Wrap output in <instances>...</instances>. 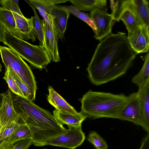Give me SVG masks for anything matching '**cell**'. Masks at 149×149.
Returning <instances> with one entry per match:
<instances>
[{
    "instance_id": "cell-37",
    "label": "cell",
    "mask_w": 149,
    "mask_h": 149,
    "mask_svg": "<svg viewBox=\"0 0 149 149\" xmlns=\"http://www.w3.org/2000/svg\"><path fill=\"white\" fill-rule=\"evenodd\" d=\"M44 149H46V148H45Z\"/></svg>"
},
{
    "instance_id": "cell-28",
    "label": "cell",
    "mask_w": 149,
    "mask_h": 149,
    "mask_svg": "<svg viewBox=\"0 0 149 149\" xmlns=\"http://www.w3.org/2000/svg\"><path fill=\"white\" fill-rule=\"evenodd\" d=\"M5 75L3 78L7 83L10 89L16 95L24 97L10 69L8 67H5Z\"/></svg>"
},
{
    "instance_id": "cell-10",
    "label": "cell",
    "mask_w": 149,
    "mask_h": 149,
    "mask_svg": "<svg viewBox=\"0 0 149 149\" xmlns=\"http://www.w3.org/2000/svg\"><path fill=\"white\" fill-rule=\"evenodd\" d=\"M44 39L42 45L51 61L57 62L60 61L58 42L59 38L54 29L52 21L49 24L44 22Z\"/></svg>"
},
{
    "instance_id": "cell-15",
    "label": "cell",
    "mask_w": 149,
    "mask_h": 149,
    "mask_svg": "<svg viewBox=\"0 0 149 149\" xmlns=\"http://www.w3.org/2000/svg\"><path fill=\"white\" fill-rule=\"evenodd\" d=\"M33 132L26 124L21 126L12 134L0 143V149H12L14 143L21 140L32 139Z\"/></svg>"
},
{
    "instance_id": "cell-17",
    "label": "cell",
    "mask_w": 149,
    "mask_h": 149,
    "mask_svg": "<svg viewBox=\"0 0 149 149\" xmlns=\"http://www.w3.org/2000/svg\"><path fill=\"white\" fill-rule=\"evenodd\" d=\"M53 115L61 125H66L68 127H77L81 126V123L87 116L81 111L77 114L63 113L55 109Z\"/></svg>"
},
{
    "instance_id": "cell-21",
    "label": "cell",
    "mask_w": 149,
    "mask_h": 149,
    "mask_svg": "<svg viewBox=\"0 0 149 149\" xmlns=\"http://www.w3.org/2000/svg\"><path fill=\"white\" fill-rule=\"evenodd\" d=\"M113 20L117 22L121 20L124 22L127 30L128 36L131 34L136 26L140 23L134 14L127 9L120 12L113 17Z\"/></svg>"
},
{
    "instance_id": "cell-33",
    "label": "cell",
    "mask_w": 149,
    "mask_h": 149,
    "mask_svg": "<svg viewBox=\"0 0 149 149\" xmlns=\"http://www.w3.org/2000/svg\"><path fill=\"white\" fill-rule=\"evenodd\" d=\"M7 30L4 26L0 23V42H3Z\"/></svg>"
},
{
    "instance_id": "cell-14",
    "label": "cell",
    "mask_w": 149,
    "mask_h": 149,
    "mask_svg": "<svg viewBox=\"0 0 149 149\" xmlns=\"http://www.w3.org/2000/svg\"><path fill=\"white\" fill-rule=\"evenodd\" d=\"M13 13L17 28L22 40H31L33 42L36 41V36L33 27L34 16L28 18L17 13Z\"/></svg>"
},
{
    "instance_id": "cell-34",
    "label": "cell",
    "mask_w": 149,
    "mask_h": 149,
    "mask_svg": "<svg viewBox=\"0 0 149 149\" xmlns=\"http://www.w3.org/2000/svg\"><path fill=\"white\" fill-rule=\"evenodd\" d=\"M4 97L5 95L4 93H0V109L2 106Z\"/></svg>"
},
{
    "instance_id": "cell-18",
    "label": "cell",
    "mask_w": 149,
    "mask_h": 149,
    "mask_svg": "<svg viewBox=\"0 0 149 149\" xmlns=\"http://www.w3.org/2000/svg\"><path fill=\"white\" fill-rule=\"evenodd\" d=\"M49 94L47 100L58 111L63 113L77 114L74 108L70 105L50 86L48 87Z\"/></svg>"
},
{
    "instance_id": "cell-27",
    "label": "cell",
    "mask_w": 149,
    "mask_h": 149,
    "mask_svg": "<svg viewBox=\"0 0 149 149\" xmlns=\"http://www.w3.org/2000/svg\"><path fill=\"white\" fill-rule=\"evenodd\" d=\"M87 140L94 145L96 149H107L108 144L105 141L97 132H90L87 136Z\"/></svg>"
},
{
    "instance_id": "cell-16",
    "label": "cell",
    "mask_w": 149,
    "mask_h": 149,
    "mask_svg": "<svg viewBox=\"0 0 149 149\" xmlns=\"http://www.w3.org/2000/svg\"><path fill=\"white\" fill-rule=\"evenodd\" d=\"M138 87L137 92L140 98L143 113L141 127L147 133H149V81Z\"/></svg>"
},
{
    "instance_id": "cell-19",
    "label": "cell",
    "mask_w": 149,
    "mask_h": 149,
    "mask_svg": "<svg viewBox=\"0 0 149 149\" xmlns=\"http://www.w3.org/2000/svg\"><path fill=\"white\" fill-rule=\"evenodd\" d=\"M69 0H29L30 4L36 8L43 19L49 24L52 21L51 11L52 6L56 4L64 3Z\"/></svg>"
},
{
    "instance_id": "cell-3",
    "label": "cell",
    "mask_w": 149,
    "mask_h": 149,
    "mask_svg": "<svg viewBox=\"0 0 149 149\" xmlns=\"http://www.w3.org/2000/svg\"><path fill=\"white\" fill-rule=\"evenodd\" d=\"M127 97L123 93L115 94L89 90L81 99V111L93 119H118Z\"/></svg>"
},
{
    "instance_id": "cell-4",
    "label": "cell",
    "mask_w": 149,
    "mask_h": 149,
    "mask_svg": "<svg viewBox=\"0 0 149 149\" xmlns=\"http://www.w3.org/2000/svg\"><path fill=\"white\" fill-rule=\"evenodd\" d=\"M3 43L35 68L42 69L51 61L42 45H33L15 37L7 31Z\"/></svg>"
},
{
    "instance_id": "cell-1",
    "label": "cell",
    "mask_w": 149,
    "mask_h": 149,
    "mask_svg": "<svg viewBox=\"0 0 149 149\" xmlns=\"http://www.w3.org/2000/svg\"><path fill=\"white\" fill-rule=\"evenodd\" d=\"M124 33H111L100 41L87 68L92 84L99 86L125 74L132 65L136 54Z\"/></svg>"
},
{
    "instance_id": "cell-2",
    "label": "cell",
    "mask_w": 149,
    "mask_h": 149,
    "mask_svg": "<svg viewBox=\"0 0 149 149\" xmlns=\"http://www.w3.org/2000/svg\"><path fill=\"white\" fill-rule=\"evenodd\" d=\"M13 97L15 111L33 132L32 139L35 146H38L44 141L66 130L49 111L13 93Z\"/></svg>"
},
{
    "instance_id": "cell-32",
    "label": "cell",
    "mask_w": 149,
    "mask_h": 149,
    "mask_svg": "<svg viewBox=\"0 0 149 149\" xmlns=\"http://www.w3.org/2000/svg\"><path fill=\"white\" fill-rule=\"evenodd\" d=\"M139 149H149V133L143 138Z\"/></svg>"
},
{
    "instance_id": "cell-20",
    "label": "cell",
    "mask_w": 149,
    "mask_h": 149,
    "mask_svg": "<svg viewBox=\"0 0 149 149\" xmlns=\"http://www.w3.org/2000/svg\"><path fill=\"white\" fill-rule=\"evenodd\" d=\"M0 23L15 37L22 40L17 28L13 12L5 7L0 6Z\"/></svg>"
},
{
    "instance_id": "cell-13",
    "label": "cell",
    "mask_w": 149,
    "mask_h": 149,
    "mask_svg": "<svg viewBox=\"0 0 149 149\" xmlns=\"http://www.w3.org/2000/svg\"><path fill=\"white\" fill-rule=\"evenodd\" d=\"M70 14L68 10L61 6L54 5L52 8L51 15L59 39H62L63 38Z\"/></svg>"
},
{
    "instance_id": "cell-36",
    "label": "cell",
    "mask_w": 149,
    "mask_h": 149,
    "mask_svg": "<svg viewBox=\"0 0 149 149\" xmlns=\"http://www.w3.org/2000/svg\"><path fill=\"white\" fill-rule=\"evenodd\" d=\"M2 127V126L1 125V123L0 122V131L1 130V128Z\"/></svg>"
},
{
    "instance_id": "cell-7",
    "label": "cell",
    "mask_w": 149,
    "mask_h": 149,
    "mask_svg": "<svg viewBox=\"0 0 149 149\" xmlns=\"http://www.w3.org/2000/svg\"><path fill=\"white\" fill-rule=\"evenodd\" d=\"M85 139L81 126L70 127L62 133L49 138L39 144L38 146L50 145L75 149L81 146Z\"/></svg>"
},
{
    "instance_id": "cell-25",
    "label": "cell",
    "mask_w": 149,
    "mask_h": 149,
    "mask_svg": "<svg viewBox=\"0 0 149 149\" xmlns=\"http://www.w3.org/2000/svg\"><path fill=\"white\" fill-rule=\"evenodd\" d=\"M61 6L68 10L70 13L86 22L92 29L94 33L95 32L96 30V27L89 15L78 10L72 5Z\"/></svg>"
},
{
    "instance_id": "cell-9",
    "label": "cell",
    "mask_w": 149,
    "mask_h": 149,
    "mask_svg": "<svg viewBox=\"0 0 149 149\" xmlns=\"http://www.w3.org/2000/svg\"><path fill=\"white\" fill-rule=\"evenodd\" d=\"M89 15L96 29L94 36L96 40L100 41L111 33L113 16L107 9H95L90 12Z\"/></svg>"
},
{
    "instance_id": "cell-30",
    "label": "cell",
    "mask_w": 149,
    "mask_h": 149,
    "mask_svg": "<svg viewBox=\"0 0 149 149\" xmlns=\"http://www.w3.org/2000/svg\"><path fill=\"white\" fill-rule=\"evenodd\" d=\"M19 0H1L0 4L4 7L13 13L18 14L21 16H24L22 13L19 5Z\"/></svg>"
},
{
    "instance_id": "cell-31",
    "label": "cell",
    "mask_w": 149,
    "mask_h": 149,
    "mask_svg": "<svg viewBox=\"0 0 149 149\" xmlns=\"http://www.w3.org/2000/svg\"><path fill=\"white\" fill-rule=\"evenodd\" d=\"M32 144L33 141L31 139L21 140L14 143L12 149H28Z\"/></svg>"
},
{
    "instance_id": "cell-6",
    "label": "cell",
    "mask_w": 149,
    "mask_h": 149,
    "mask_svg": "<svg viewBox=\"0 0 149 149\" xmlns=\"http://www.w3.org/2000/svg\"><path fill=\"white\" fill-rule=\"evenodd\" d=\"M113 17L126 9L132 12L139 21L149 31V3L147 0L110 1Z\"/></svg>"
},
{
    "instance_id": "cell-11",
    "label": "cell",
    "mask_w": 149,
    "mask_h": 149,
    "mask_svg": "<svg viewBox=\"0 0 149 149\" xmlns=\"http://www.w3.org/2000/svg\"><path fill=\"white\" fill-rule=\"evenodd\" d=\"M127 38L131 48L136 54L148 52L149 32L141 23L137 25Z\"/></svg>"
},
{
    "instance_id": "cell-29",
    "label": "cell",
    "mask_w": 149,
    "mask_h": 149,
    "mask_svg": "<svg viewBox=\"0 0 149 149\" xmlns=\"http://www.w3.org/2000/svg\"><path fill=\"white\" fill-rule=\"evenodd\" d=\"M10 71L20 90L23 94L24 98L32 101H33L34 100L32 97L31 91L28 87L22 81L16 74L11 70Z\"/></svg>"
},
{
    "instance_id": "cell-24",
    "label": "cell",
    "mask_w": 149,
    "mask_h": 149,
    "mask_svg": "<svg viewBox=\"0 0 149 149\" xmlns=\"http://www.w3.org/2000/svg\"><path fill=\"white\" fill-rule=\"evenodd\" d=\"M24 123V121L19 115L16 121L2 127L0 131V143L14 132L21 125Z\"/></svg>"
},
{
    "instance_id": "cell-35",
    "label": "cell",
    "mask_w": 149,
    "mask_h": 149,
    "mask_svg": "<svg viewBox=\"0 0 149 149\" xmlns=\"http://www.w3.org/2000/svg\"><path fill=\"white\" fill-rule=\"evenodd\" d=\"M2 65L1 64V63L0 62V73L2 71Z\"/></svg>"
},
{
    "instance_id": "cell-12",
    "label": "cell",
    "mask_w": 149,
    "mask_h": 149,
    "mask_svg": "<svg viewBox=\"0 0 149 149\" xmlns=\"http://www.w3.org/2000/svg\"><path fill=\"white\" fill-rule=\"evenodd\" d=\"M4 94L3 102L0 109V122L2 127L16 121L19 116L14 107L13 93L9 89Z\"/></svg>"
},
{
    "instance_id": "cell-5",
    "label": "cell",
    "mask_w": 149,
    "mask_h": 149,
    "mask_svg": "<svg viewBox=\"0 0 149 149\" xmlns=\"http://www.w3.org/2000/svg\"><path fill=\"white\" fill-rule=\"evenodd\" d=\"M0 54L5 67L16 74L28 87L34 100L37 87L30 67L16 52L9 47L0 45Z\"/></svg>"
},
{
    "instance_id": "cell-8",
    "label": "cell",
    "mask_w": 149,
    "mask_h": 149,
    "mask_svg": "<svg viewBox=\"0 0 149 149\" xmlns=\"http://www.w3.org/2000/svg\"><path fill=\"white\" fill-rule=\"evenodd\" d=\"M118 119L131 122L142 127L143 113L140 98L137 92L133 93L127 96Z\"/></svg>"
},
{
    "instance_id": "cell-26",
    "label": "cell",
    "mask_w": 149,
    "mask_h": 149,
    "mask_svg": "<svg viewBox=\"0 0 149 149\" xmlns=\"http://www.w3.org/2000/svg\"><path fill=\"white\" fill-rule=\"evenodd\" d=\"M28 3L32 8L34 14L35 18L33 21L34 29L36 35V38L39 41V45H42L43 42V25L44 20L40 19L35 8L29 3Z\"/></svg>"
},
{
    "instance_id": "cell-22",
    "label": "cell",
    "mask_w": 149,
    "mask_h": 149,
    "mask_svg": "<svg viewBox=\"0 0 149 149\" xmlns=\"http://www.w3.org/2000/svg\"><path fill=\"white\" fill-rule=\"evenodd\" d=\"M78 10L91 11L97 8L104 9L107 5L106 0H69Z\"/></svg>"
},
{
    "instance_id": "cell-23",
    "label": "cell",
    "mask_w": 149,
    "mask_h": 149,
    "mask_svg": "<svg viewBox=\"0 0 149 149\" xmlns=\"http://www.w3.org/2000/svg\"><path fill=\"white\" fill-rule=\"evenodd\" d=\"M149 81V52L144 56V61L140 71L134 76L132 82L138 87Z\"/></svg>"
}]
</instances>
